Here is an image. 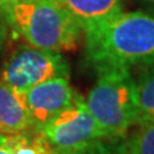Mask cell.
<instances>
[{
	"label": "cell",
	"instance_id": "1",
	"mask_svg": "<svg viewBox=\"0 0 154 154\" xmlns=\"http://www.w3.org/2000/svg\"><path fill=\"white\" fill-rule=\"evenodd\" d=\"M85 48L95 71L154 64V16L144 12L119 13L85 32Z\"/></svg>",
	"mask_w": 154,
	"mask_h": 154
},
{
	"label": "cell",
	"instance_id": "2",
	"mask_svg": "<svg viewBox=\"0 0 154 154\" xmlns=\"http://www.w3.org/2000/svg\"><path fill=\"white\" fill-rule=\"evenodd\" d=\"M9 28L28 45L54 51H72L82 30L58 0H21L3 9Z\"/></svg>",
	"mask_w": 154,
	"mask_h": 154
},
{
	"label": "cell",
	"instance_id": "3",
	"mask_svg": "<svg viewBox=\"0 0 154 154\" xmlns=\"http://www.w3.org/2000/svg\"><path fill=\"white\" fill-rule=\"evenodd\" d=\"M96 73L85 103L109 140H123L136 126L135 79L128 68L121 67L100 68Z\"/></svg>",
	"mask_w": 154,
	"mask_h": 154
},
{
	"label": "cell",
	"instance_id": "4",
	"mask_svg": "<svg viewBox=\"0 0 154 154\" xmlns=\"http://www.w3.org/2000/svg\"><path fill=\"white\" fill-rule=\"evenodd\" d=\"M40 132L49 143L53 153L57 154L71 153L96 141L109 140L80 94L69 105L51 117Z\"/></svg>",
	"mask_w": 154,
	"mask_h": 154
},
{
	"label": "cell",
	"instance_id": "5",
	"mask_svg": "<svg viewBox=\"0 0 154 154\" xmlns=\"http://www.w3.org/2000/svg\"><path fill=\"white\" fill-rule=\"evenodd\" d=\"M57 77H69V64L62 53L23 44L5 60L0 79L18 93Z\"/></svg>",
	"mask_w": 154,
	"mask_h": 154
},
{
	"label": "cell",
	"instance_id": "6",
	"mask_svg": "<svg viewBox=\"0 0 154 154\" xmlns=\"http://www.w3.org/2000/svg\"><path fill=\"white\" fill-rule=\"evenodd\" d=\"M77 94L69 84V77L48 80L22 93L32 128L40 131L51 117L73 102Z\"/></svg>",
	"mask_w": 154,
	"mask_h": 154
},
{
	"label": "cell",
	"instance_id": "7",
	"mask_svg": "<svg viewBox=\"0 0 154 154\" xmlns=\"http://www.w3.org/2000/svg\"><path fill=\"white\" fill-rule=\"evenodd\" d=\"M77 25L88 32L123 12L122 0H58Z\"/></svg>",
	"mask_w": 154,
	"mask_h": 154
},
{
	"label": "cell",
	"instance_id": "8",
	"mask_svg": "<svg viewBox=\"0 0 154 154\" xmlns=\"http://www.w3.org/2000/svg\"><path fill=\"white\" fill-rule=\"evenodd\" d=\"M31 128V118L22 94L0 79V131L14 134Z\"/></svg>",
	"mask_w": 154,
	"mask_h": 154
},
{
	"label": "cell",
	"instance_id": "9",
	"mask_svg": "<svg viewBox=\"0 0 154 154\" xmlns=\"http://www.w3.org/2000/svg\"><path fill=\"white\" fill-rule=\"evenodd\" d=\"M0 154H53V149L38 130L0 132Z\"/></svg>",
	"mask_w": 154,
	"mask_h": 154
},
{
	"label": "cell",
	"instance_id": "10",
	"mask_svg": "<svg viewBox=\"0 0 154 154\" xmlns=\"http://www.w3.org/2000/svg\"><path fill=\"white\" fill-rule=\"evenodd\" d=\"M136 90V126L154 122V64L146 66L137 79Z\"/></svg>",
	"mask_w": 154,
	"mask_h": 154
},
{
	"label": "cell",
	"instance_id": "11",
	"mask_svg": "<svg viewBox=\"0 0 154 154\" xmlns=\"http://www.w3.org/2000/svg\"><path fill=\"white\" fill-rule=\"evenodd\" d=\"M137 127L131 137L123 139L126 154H154V122Z\"/></svg>",
	"mask_w": 154,
	"mask_h": 154
},
{
	"label": "cell",
	"instance_id": "12",
	"mask_svg": "<svg viewBox=\"0 0 154 154\" xmlns=\"http://www.w3.org/2000/svg\"><path fill=\"white\" fill-rule=\"evenodd\" d=\"M64 154H126V149L122 140H100L82 149Z\"/></svg>",
	"mask_w": 154,
	"mask_h": 154
},
{
	"label": "cell",
	"instance_id": "13",
	"mask_svg": "<svg viewBox=\"0 0 154 154\" xmlns=\"http://www.w3.org/2000/svg\"><path fill=\"white\" fill-rule=\"evenodd\" d=\"M8 33H9V25H8L7 18L4 16L3 11H0V51L3 50L4 45L7 42Z\"/></svg>",
	"mask_w": 154,
	"mask_h": 154
},
{
	"label": "cell",
	"instance_id": "14",
	"mask_svg": "<svg viewBox=\"0 0 154 154\" xmlns=\"http://www.w3.org/2000/svg\"><path fill=\"white\" fill-rule=\"evenodd\" d=\"M143 3H145L146 5H150V7H153L154 8V0H141Z\"/></svg>",
	"mask_w": 154,
	"mask_h": 154
},
{
	"label": "cell",
	"instance_id": "15",
	"mask_svg": "<svg viewBox=\"0 0 154 154\" xmlns=\"http://www.w3.org/2000/svg\"><path fill=\"white\" fill-rule=\"evenodd\" d=\"M17 2H21V0H5V3H4V7L8 5V4H12V3H17Z\"/></svg>",
	"mask_w": 154,
	"mask_h": 154
},
{
	"label": "cell",
	"instance_id": "16",
	"mask_svg": "<svg viewBox=\"0 0 154 154\" xmlns=\"http://www.w3.org/2000/svg\"><path fill=\"white\" fill-rule=\"evenodd\" d=\"M4 3H5V0H0V11H2L4 7Z\"/></svg>",
	"mask_w": 154,
	"mask_h": 154
},
{
	"label": "cell",
	"instance_id": "17",
	"mask_svg": "<svg viewBox=\"0 0 154 154\" xmlns=\"http://www.w3.org/2000/svg\"><path fill=\"white\" fill-rule=\"evenodd\" d=\"M0 132H2V131H0Z\"/></svg>",
	"mask_w": 154,
	"mask_h": 154
}]
</instances>
